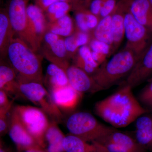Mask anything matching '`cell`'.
<instances>
[{
	"mask_svg": "<svg viewBox=\"0 0 152 152\" xmlns=\"http://www.w3.org/2000/svg\"><path fill=\"white\" fill-rule=\"evenodd\" d=\"M96 115L113 127H125L143 114L151 112L134 96L132 88L125 84L115 92L95 104Z\"/></svg>",
	"mask_w": 152,
	"mask_h": 152,
	"instance_id": "cell-1",
	"label": "cell"
},
{
	"mask_svg": "<svg viewBox=\"0 0 152 152\" xmlns=\"http://www.w3.org/2000/svg\"><path fill=\"white\" fill-rule=\"evenodd\" d=\"M36 52L18 37L14 38L11 41L7 56L16 73L17 81L43 83L42 58Z\"/></svg>",
	"mask_w": 152,
	"mask_h": 152,
	"instance_id": "cell-2",
	"label": "cell"
},
{
	"mask_svg": "<svg viewBox=\"0 0 152 152\" xmlns=\"http://www.w3.org/2000/svg\"><path fill=\"white\" fill-rule=\"evenodd\" d=\"M138 58L132 50L125 46L109 61L100 66L92 76L102 91L107 89L123 78L127 77Z\"/></svg>",
	"mask_w": 152,
	"mask_h": 152,
	"instance_id": "cell-3",
	"label": "cell"
},
{
	"mask_svg": "<svg viewBox=\"0 0 152 152\" xmlns=\"http://www.w3.org/2000/svg\"><path fill=\"white\" fill-rule=\"evenodd\" d=\"M66 126L72 134L92 142L98 141L115 129L99 122L91 114L85 112L72 114L67 120Z\"/></svg>",
	"mask_w": 152,
	"mask_h": 152,
	"instance_id": "cell-4",
	"label": "cell"
},
{
	"mask_svg": "<svg viewBox=\"0 0 152 152\" xmlns=\"http://www.w3.org/2000/svg\"><path fill=\"white\" fill-rule=\"evenodd\" d=\"M18 86L21 96L42 110L52 121L58 123L62 121L63 113L55 103L51 93L43 83L34 81L18 82Z\"/></svg>",
	"mask_w": 152,
	"mask_h": 152,
	"instance_id": "cell-5",
	"label": "cell"
},
{
	"mask_svg": "<svg viewBox=\"0 0 152 152\" xmlns=\"http://www.w3.org/2000/svg\"><path fill=\"white\" fill-rule=\"evenodd\" d=\"M22 124L41 147L45 145V135L50 125L48 116L37 107L28 105L14 106Z\"/></svg>",
	"mask_w": 152,
	"mask_h": 152,
	"instance_id": "cell-6",
	"label": "cell"
},
{
	"mask_svg": "<svg viewBox=\"0 0 152 152\" xmlns=\"http://www.w3.org/2000/svg\"><path fill=\"white\" fill-rule=\"evenodd\" d=\"M124 24L127 39L125 46L130 49L139 58L151 42L152 33L134 18L130 11L129 4L125 14Z\"/></svg>",
	"mask_w": 152,
	"mask_h": 152,
	"instance_id": "cell-7",
	"label": "cell"
},
{
	"mask_svg": "<svg viewBox=\"0 0 152 152\" xmlns=\"http://www.w3.org/2000/svg\"><path fill=\"white\" fill-rule=\"evenodd\" d=\"M28 1L11 0L7 12L9 20L15 34L33 50L32 44L28 32L27 9Z\"/></svg>",
	"mask_w": 152,
	"mask_h": 152,
	"instance_id": "cell-8",
	"label": "cell"
},
{
	"mask_svg": "<svg viewBox=\"0 0 152 152\" xmlns=\"http://www.w3.org/2000/svg\"><path fill=\"white\" fill-rule=\"evenodd\" d=\"M27 13L28 32L33 50L37 52L40 48L44 36L48 31V23H47L44 11L36 4L28 5Z\"/></svg>",
	"mask_w": 152,
	"mask_h": 152,
	"instance_id": "cell-9",
	"label": "cell"
},
{
	"mask_svg": "<svg viewBox=\"0 0 152 152\" xmlns=\"http://www.w3.org/2000/svg\"><path fill=\"white\" fill-rule=\"evenodd\" d=\"M8 132L12 140L20 151L39 145L22 124L14 107L11 111Z\"/></svg>",
	"mask_w": 152,
	"mask_h": 152,
	"instance_id": "cell-10",
	"label": "cell"
},
{
	"mask_svg": "<svg viewBox=\"0 0 152 152\" xmlns=\"http://www.w3.org/2000/svg\"><path fill=\"white\" fill-rule=\"evenodd\" d=\"M152 75V41L137 60L132 71L127 77L126 84L132 88L148 80Z\"/></svg>",
	"mask_w": 152,
	"mask_h": 152,
	"instance_id": "cell-11",
	"label": "cell"
},
{
	"mask_svg": "<svg viewBox=\"0 0 152 152\" xmlns=\"http://www.w3.org/2000/svg\"><path fill=\"white\" fill-rule=\"evenodd\" d=\"M66 73L69 85L78 92L83 94L102 91L92 75L74 65L69 66Z\"/></svg>",
	"mask_w": 152,
	"mask_h": 152,
	"instance_id": "cell-12",
	"label": "cell"
},
{
	"mask_svg": "<svg viewBox=\"0 0 152 152\" xmlns=\"http://www.w3.org/2000/svg\"><path fill=\"white\" fill-rule=\"evenodd\" d=\"M55 103L62 113H71L75 110L81 100L83 94L69 85L50 91Z\"/></svg>",
	"mask_w": 152,
	"mask_h": 152,
	"instance_id": "cell-13",
	"label": "cell"
},
{
	"mask_svg": "<svg viewBox=\"0 0 152 152\" xmlns=\"http://www.w3.org/2000/svg\"><path fill=\"white\" fill-rule=\"evenodd\" d=\"M129 0H118L111 15L113 44L111 54L114 53L121 44L125 36V17Z\"/></svg>",
	"mask_w": 152,
	"mask_h": 152,
	"instance_id": "cell-14",
	"label": "cell"
},
{
	"mask_svg": "<svg viewBox=\"0 0 152 152\" xmlns=\"http://www.w3.org/2000/svg\"><path fill=\"white\" fill-rule=\"evenodd\" d=\"M134 139L141 146L152 152V112L143 114L135 121Z\"/></svg>",
	"mask_w": 152,
	"mask_h": 152,
	"instance_id": "cell-15",
	"label": "cell"
},
{
	"mask_svg": "<svg viewBox=\"0 0 152 152\" xmlns=\"http://www.w3.org/2000/svg\"><path fill=\"white\" fill-rule=\"evenodd\" d=\"M44 56L52 64L61 68L66 72L70 65L69 59L65 44L64 39L61 37L54 42L45 45Z\"/></svg>",
	"mask_w": 152,
	"mask_h": 152,
	"instance_id": "cell-16",
	"label": "cell"
},
{
	"mask_svg": "<svg viewBox=\"0 0 152 152\" xmlns=\"http://www.w3.org/2000/svg\"><path fill=\"white\" fill-rule=\"evenodd\" d=\"M129 10L136 20L152 33V5L148 0H129Z\"/></svg>",
	"mask_w": 152,
	"mask_h": 152,
	"instance_id": "cell-17",
	"label": "cell"
},
{
	"mask_svg": "<svg viewBox=\"0 0 152 152\" xmlns=\"http://www.w3.org/2000/svg\"><path fill=\"white\" fill-rule=\"evenodd\" d=\"M88 142L74 135L65 136L63 140V146L66 152H108L101 144Z\"/></svg>",
	"mask_w": 152,
	"mask_h": 152,
	"instance_id": "cell-18",
	"label": "cell"
},
{
	"mask_svg": "<svg viewBox=\"0 0 152 152\" xmlns=\"http://www.w3.org/2000/svg\"><path fill=\"white\" fill-rule=\"evenodd\" d=\"M0 90L6 92L9 96H21L18 89L17 75L13 68L1 60Z\"/></svg>",
	"mask_w": 152,
	"mask_h": 152,
	"instance_id": "cell-19",
	"label": "cell"
},
{
	"mask_svg": "<svg viewBox=\"0 0 152 152\" xmlns=\"http://www.w3.org/2000/svg\"><path fill=\"white\" fill-rule=\"evenodd\" d=\"M15 34L8 15L7 11L1 9L0 12V53L1 58L7 56L9 45Z\"/></svg>",
	"mask_w": 152,
	"mask_h": 152,
	"instance_id": "cell-20",
	"label": "cell"
},
{
	"mask_svg": "<svg viewBox=\"0 0 152 152\" xmlns=\"http://www.w3.org/2000/svg\"><path fill=\"white\" fill-rule=\"evenodd\" d=\"M65 136L58 125V123L52 121L46 132L44 140L48 143L47 152H64L63 140Z\"/></svg>",
	"mask_w": 152,
	"mask_h": 152,
	"instance_id": "cell-21",
	"label": "cell"
},
{
	"mask_svg": "<svg viewBox=\"0 0 152 152\" xmlns=\"http://www.w3.org/2000/svg\"><path fill=\"white\" fill-rule=\"evenodd\" d=\"M74 65L91 75L94 74L100 66L93 58L91 50L87 45L79 48L77 53L74 58Z\"/></svg>",
	"mask_w": 152,
	"mask_h": 152,
	"instance_id": "cell-22",
	"label": "cell"
},
{
	"mask_svg": "<svg viewBox=\"0 0 152 152\" xmlns=\"http://www.w3.org/2000/svg\"><path fill=\"white\" fill-rule=\"evenodd\" d=\"M104 137L119 145L128 152H147L135 139L127 134L117 130L115 129Z\"/></svg>",
	"mask_w": 152,
	"mask_h": 152,
	"instance_id": "cell-23",
	"label": "cell"
},
{
	"mask_svg": "<svg viewBox=\"0 0 152 152\" xmlns=\"http://www.w3.org/2000/svg\"><path fill=\"white\" fill-rule=\"evenodd\" d=\"M46 81L50 92L55 89L69 85L66 71L52 63L47 67Z\"/></svg>",
	"mask_w": 152,
	"mask_h": 152,
	"instance_id": "cell-24",
	"label": "cell"
},
{
	"mask_svg": "<svg viewBox=\"0 0 152 152\" xmlns=\"http://www.w3.org/2000/svg\"><path fill=\"white\" fill-rule=\"evenodd\" d=\"M93 38L108 44L113 48V44L111 15L100 19L92 32Z\"/></svg>",
	"mask_w": 152,
	"mask_h": 152,
	"instance_id": "cell-25",
	"label": "cell"
},
{
	"mask_svg": "<svg viewBox=\"0 0 152 152\" xmlns=\"http://www.w3.org/2000/svg\"><path fill=\"white\" fill-rule=\"evenodd\" d=\"M48 31L51 32L62 37L66 38L72 35L75 32L73 20L67 14L56 21L48 23Z\"/></svg>",
	"mask_w": 152,
	"mask_h": 152,
	"instance_id": "cell-26",
	"label": "cell"
},
{
	"mask_svg": "<svg viewBox=\"0 0 152 152\" xmlns=\"http://www.w3.org/2000/svg\"><path fill=\"white\" fill-rule=\"evenodd\" d=\"M148 81V84L139 93L138 100L145 108L152 112V77Z\"/></svg>",
	"mask_w": 152,
	"mask_h": 152,
	"instance_id": "cell-27",
	"label": "cell"
},
{
	"mask_svg": "<svg viewBox=\"0 0 152 152\" xmlns=\"http://www.w3.org/2000/svg\"><path fill=\"white\" fill-rule=\"evenodd\" d=\"M13 104L7 107L0 108V133L1 135L8 132L10 126V118Z\"/></svg>",
	"mask_w": 152,
	"mask_h": 152,
	"instance_id": "cell-28",
	"label": "cell"
},
{
	"mask_svg": "<svg viewBox=\"0 0 152 152\" xmlns=\"http://www.w3.org/2000/svg\"><path fill=\"white\" fill-rule=\"evenodd\" d=\"M84 8L76 9L75 12V20L77 29L80 31L90 34L89 29L87 26L86 19Z\"/></svg>",
	"mask_w": 152,
	"mask_h": 152,
	"instance_id": "cell-29",
	"label": "cell"
},
{
	"mask_svg": "<svg viewBox=\"0 0 152 152\" xmlns=\"http://www.w3.org/2000/svg\"><path fill=\"white\" fill-rule=\"evenodd\" d=\"M89 46L92 51L101 53L107 56L111 54V47L108 44L94 38L90 41Z\"/></svg>",
	"mask_w": 152,
	"mask_h": 152,
	"instance_id": "cell-30",
	"label": "cell"
},
{
	"mask_svg": "<svg viewBox=\"0 0 152 152\" xmlns=\"http://www.w3.org/2000/svg\"><path fill=\"white\" fill-rule=\"evenodd\" d=\"M64 42L69 58L75 57L80 48L77 44L75 33L72 35L65 38Z\"/></svg>",
	"mask_w": 152,
	"mask_h": 152,
	"instance_id": "cell-31",
	"label": "cell"
},
{
	"mask_svg": "<svg viewBox=\"0 0 152 152\" xmlns=\"http://www.w3.org/2000/svg\"><path fill=\"white\" fill-rule=\"evenodd\" d=\"M118 1V0H102V4L99 15L100 20L112 14Z\"/></svg>",
	"mask_w": 152,
	"mask_h": 152,
	"instance_id": "cell-32",
	"label": "cell"
},
{
	"mask_svg": "<svg viewBox=\"0 0 152 152\" xmlns=\"http://www.w3.org/2000/svg\"><path fill=\"white\" fill-rule=\"evenodd\" d=\"M71 9V6L69 3L66 2L58 1L49 7L46 13L47 18H50L57 12L58 11L62 10H67L69 11Z\"/></svg>",
	"mask_w": 152,
	"mask_h": 152,
	"instance_id": "cell-33",
	"label": "cell"
},
{
	"mask_svg": "<svg viewBox=\"0 0 152 152\" xmlns=\"http://www.w3.org/2000/svg\"><path fill=\"white\" fill-rule=\"evenodd\" d=\"M87 26L90 32H92L97 26L100 19L99 17L91 12L88 9L85 10Z\"/></svg>",
	"mask_w": 152,
	"mask_h": 152,
	"instance_id": "cell-34",
	"label": "cell"
},
{
	"mask_svg": "<svg viewBox=\"0 0 152 152\" xmlns=\"http://www.w3.org/2000/svg\"><path fill=\"white\" fill-rule=\"evenodd\" d=\"M75 34L77 44L79 48L86 45L87 44L89 43L91 40L90 34L80 31L77 30L75 31Z\"/></svg>",
	"mask_w": 152,
	"mask_h": 152,
	"instance_id": "cell-35",
	"label": "cell"
},
{
	"mask_svg": "<svg viewBox=\"0 0 152 152\" xmlns=\"http://www.w3.org/2000/svg\"><path fill=\"white\" fill-rule=\"evenodd\" d=\"M102 4V0H92L88 6V9L91 13L99 17Z\"/></svg>",
	"mask_w": 152,
	"mask_h": 152,
	"instance_id": "cell-36",
	"label": "cell"
},
{
	"mask_svg": "<svg viewBox=\"0 0 152 152\" xmlns=\"http://www.w3.org/2000/svg\"><path fill=\"white\" fill-rule=\"evenodd\" d=\"M15 99L10 101L9 96L6 92L2 90H0V108L7 107L13 104Z\"/></svg>",
	"mask_w": 152,
	"mask_h": 152,
	"instance_id": "cell-37",
	"label": "cell"
},
{
	"mask_svg": "<svg viewBox=\"0 0 152 152\" xmlns=\"http://www.w3.org/2000/svg\"><path fill=\"white\" fill-rule=\"evenodd\" d=\"M36 4L44 12H46L47 10L50 6L58 0H35Z\"/></svg>",
	"mask_w": 152,
	"mask_h": 152,
	"instance_id": "cell-38",
	"label": "cell"
},
{
	"mask_svg": "<svg viewBox=\"0 0 152 152\" xmlns=\"http://www.w3.org/2000/svg\"><path fill=\"white\" fill-rule=\"evenodd\" d=\"M40 146L37 145L35 146L31 147L26 149L23 150L22 152H47L45 151L42 149Z\"/></svg>",
	"mask_w": 152,
	"mask_h": 152,
	"instance_id": "cell-39",
	"label": "cell"
},
{
	"mask_svg": "<svg viewBox=\"0 0 152 152\" xmlns=\"http://www.w3.org/2000/svg\"><path fill=\"white\" fill-rule=\"evenodd\" d=\"M77 1L82 6L88 9V8L89 5L92 0H77Z\"/></svg>",
	"mask_w": 152,
	"mask_h": 152,
	"instance_id": "cell-40",
	"label": "cell"
},
{
	"mask_svg": "<svg viewBox=\"0 0 152 152\" xmlns=\"http://www.w3.org/2000/svg\"><path fill=\"white\" fill-rule=\"evenodd\" d=\"M0 152H8V151L5 148H3L2 145H1V148H0Z\"/></svg>",
	"mask_w": 152,
	"mask_h": 152,
	"instance_id": "cell-41",
	"label": "cell"
},
{
	"mask_svg": "<svg viewBox=\"0 0 152 152\" xmlns=\"http://www.w3.org/2000/svg\"><path fill=\"white\" fill-rule=\"evenodd\" d=\"M58 1H61L66 2L69 3L72 2L74 3L75 0H58Z\"/></svg>",
	"mask_w": 152,
	"mask_h": 152,
	"instance_id": "cell-42",
	"label": "cell"
},
{
	"mask_svg": "<svg viewBox=\"0 0 152 152\" xmlns=\"http://www.w3.org/2000/svg\"><path fill=\"white\" fill-rule=\"evenodd\" d=\"M151 3V4L152 5V0H148Z\"/></svg>",
	"mask_w": 152,
	"mask_h": 152,
	"instance_id": "cell-43",
	"label": "cell"
}]
</instances>
